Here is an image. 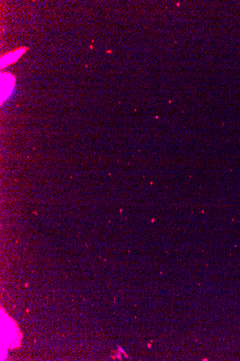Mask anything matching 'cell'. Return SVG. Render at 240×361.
<instances>
[{"label": "cell", "instance_id": "1", "mask_svg": "<svg viewBox=\"0 0 240 361\" xmlns=\"http://www.w3.org/2000/svg\"><path fill=\"white\" fill-rule=\"evenodd\" d=\"M2 78L4 80H2V92L4 90V92L2 95V96L4 95V100H5L10 95L12 90L14 87V80L12 81V79H13L12 76H10V75L6 74H4V77L2 74Z\"/></svg>", "mask_w": 240, "mask_h": 361}, {"label": "cell", "instance_id": "2", "mask_svg": "<svg viewBox=\"0 0 240 361\" xmlns=\"http://www.w3.org/2000/svg\"><path fill=\"white\" fill-rule=\"evenodd\" d=\"M22 49L19 50V51H15V52L13 53H11L10 54L6 56L5 57H4V65H7V64H11V63H12L13 61H15L18 59L21 55H22Z\"/></svg>", "mask_w": 240, "mask_h": 361}]
</instances>
